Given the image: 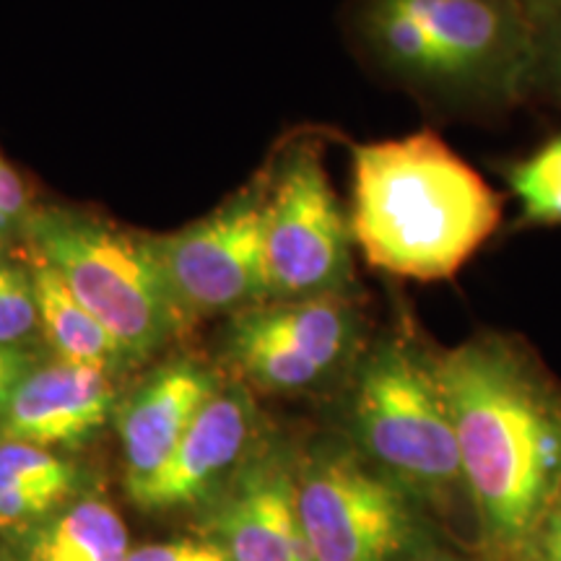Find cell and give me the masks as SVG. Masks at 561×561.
<instances>
[{
    "instance_id": "30bf717a",
    "label": "cell",
    "mask_w": 561,
    "mask_h": 561,
    "mask_svg": "<svg viewBox=\"0 0 561 561\" xmlns=\"http://www.w3.org/2000/svg\"><path fill=\"white\" fill-rule=\"evenodd\" d=\"M294 479L291 453L257 442L214 496L210 528L227 561H314L297 517Z\"/></svg>"
},
{
    "instance_id": "7c38bea8",
    "label": "cell",
    "mask_w": 561,
    "mask_h": 561,
    "mask_svg": "<svg viewBox=\"0 0 561 561\" xmlns=\"http://www.w3.org/2000/svg\"><path fill=\"white\" fill-rule=\"evenodd\" d=\"M224 377L193 356L159 364L115 409L128 496L161 471L195 416L219 392Z\"/></svg>"
},
{
    "instance_id": "ac0fdd59",
    "label": "cell",
    "mask_w": 561,
    "mask_h": 561,
    "mask_svg": "<svg viewBox=\"0 0 561 561\" xmlns=\"http://www.w3.org/2000/svg\"><path fill=\"white\" fill-rule=\"evenodd\" d=\"M42 341L32 265L0 252V346L37 348Z\"/></svg>"
},
{
    "instance_id": "3957f363",
    "label": "cell",
    "mask_w": 561,
    "mask_h": 561,
    "mask_svg": "<svg viewBox=\"0 0 561 561\" xmlns=\"http://www.w3.org/2000/svg\"><path fill=\"white\" fill-rule=\"evenodd\" d=\"M348 30L377 73L439 112L494 115L530 94L520 0H354Z\"/></svg>"
},
{
    "instance_id": "9a60e30c",
    "label": "cell",
    "mask_w": 561,
    "mask_h": 561,
    "mask_svg": "<svg viewBox=\"0 0 561 561\" xmlns=\"http://www.w3.org/2000/svg\"><path fill=\"white\" fill-rule=\"evenodd\" d=\"M130 533L107 500L87 496L39 525L30 561H125Z\"/></svg>"
},
{
    "instance_id": "ba28073f",
    "label": "cell",
    "mask_w": 561,
    "mask_h": 561,
    "mask_svg": "<svg viewBox=\"0 0 561 561\" xmlns=\"http://www.w3.org/2000/svg\"><path fill=\"white\" fill-rule=\"evenodd\" d=\"M362 333V312L351 294L271 299L231 314L221 351L242 385L289 396L348 367Z\"/></svg>"
},
{
    "instance_id": "7402d4cb",
    "label": "cell",
    "mask_w": 561,
    "mask_h": 561,
    "mask_svg": "<svg viewBox=\"0 0 561 561\" xmlns=\"http://www.w3.org/2000/svg\"><path fill=\"white\" fill-rule=\"evenodd\" d=\"M34 210L37 208H34L32 195L26 191V182L21 180V174L13 170L9 161L0 157V214L13 224V229L21 237Z\"/></svg>"
},
{
    "instance_id": "d6986e66",
    "label": "cell",
    "mask_w": 561,
    "mask_h": 561,
    "mask_svg": "<svg viewBox=\"0 0 561 561\" xmlns=\"http://www.w3.org/2000/svg\"><path fill=\"white\" fill-rule=\"evenodd\" d=\"M530 91L549 96L561 107V13L536 30Z\"/></svg>"
},
{
    "instance_id": "83f0119b",
    "label": "cell",
    "mask_w": 561,
    "mask_h": 561,
    "mask_svg": "<svg viewBox=\"0 0 561 561\" xmlns=\"http://www.w3.org/2000/svg\"><path fill=\"white\" fill-rule=\"evenodd\" d=\"M421 561H453V559H437V557H434V559H421Z\"/></svg>"
},
{
    "instance_id": "5bb4252c",
    "label": "cell",
    "mask_w": 561,
    "mask_h": 561,
    "mask_svg": "<svg viewBox=\"0 0 561 561\" xmlns=\"http://www.w3.org/2000/svg\"><path fill=\"white\" fill-rule=\"evenodd\" d=\"M30 263L34 271V289H37L42 343L53 348L55 359L96 367L110 371V375L115 369L128 367L115 339L68 291L58 273L42 261H34V257Z\"/></svg>"
},
{
    "instance_id": "8992f818",
    "label": "cell",
    "mask_w": 561,
    "mask_h": 561,
    "mask_svg": "<svg viewBox=\"0 0 561 561\" xmlns=\"http://www.w3.org/2000/svg\"><path fill=\"white\" fill-rule=\"evenodd\" d=\"M265 174L263 248L271 299L354 294L351 219L333 191L318 140L291 144Z\"/></svg>"
},
{
    "instance_id": "484cf974",
    "label": "cell",
    "mask_w": 561,
    "mask_h": 561,
    "mask_svg": "<svg viewBox=\"0 0 561 561\" xmlns=\"http://www.w3.org/2000/svg\"><path fill=\"white\" fill-rule=\"evenodd\" d=\"M19 240V231L13 229V224L0 214V252H9L11 242Z\"/></svg>"
},
{
    "instance_id": "6da1fadb",
    "label": "cell",
    "mask_w": 561,
    "mask_h": 561,
    "mask_svg": "<svg viewBox=\"0 0 561 561\" xmlns=\"http://www.w3.org/2000/svg\"><path fill=\"white\" fill-rule=\"evenodd\" d=\"M434 364L483 543L496 561H533L561 500V392L504 335H476Z\"/></svg>"
},
{
    "instance_id": "44dd1931",
    "label": "cell",
    "mask_w": 561,
    "mask_h": 561,
    "mask_svg": "<svg viewBox=\"0 0 561 561\" xmlns=\"http://www.w3.org/2000/svg\"><path fill=\"white\" fill-rule=\"evenodd\" d=\"M125 561H227V553L214 538H206V541L182 538V541L138 546V549H130Z\"/></svg>"
},
{
    "instance_id": "4316f807",
    "label": "cell",
    "mask_w": 561,
    "mask_h": 561,
    "mask_svg": "<svg viewBox=\"0 0 561 561\" xmlns=\"http://www.w3.org/2000/svg\"><path fill=\"white\" fill-rule=\"evenodd\" d=\"M0 561H30V559H21V557H16V553L0 549Z\"/></svg>"
},
{
    "instance_id": "2e32d148",
    "label": "cell",
    "mask_w": 561,
    "mask_h": 561,
    "mask_svg": "<svg viewBox=\"0 0 561 561\" xmlns=\"http://www.w3.org/2000/svg\"><path fill=\"white\" fill-rule=\"evenodd\" d=\"M496 170L520 206L515 229H561V130Z\"/></svg>"
},
{
    "instance_id": "e0dca14e",
    "label": "cell",
    "mask_w": 561,
    "mask_h": 561,
    "mask_svg": "<svg viewBox=\"0 0 561 561\" xmlns=\"http://www.w3.org/2000/svg\"><path fill=\"white\" fill-rule=\"evenodd\" d=\"M79 483L76 466L53 450L0 439V494L9 491H53L66 500Z\"/></svg>"
},
{
    "instance_id": "ffe728a7",
    "label": "cell",
    "mask_w": 561,
    "mask_h": 561,
    "mask_svg": "<svg viewBox=\"0 0 561 561\" xmlns=\"http://www.w3.org/2000/svg\"><path fill=\"white\" fill-rule=\"evenodd\" d=\"M66 502L53 491H9L0 494V530L24 533L39 528Z\"/></svg>"
},
{
    "instance_id": "cb8c5ba5",
    "label": "cell",
    "mask_w": 561,
    "mask_h": 561,
    "mask_svg": "<svg viewBox=\"0 0 561 561\" xmlns=\"http://www.w3.org/2000/svg\"><path fill=\"white\" fill-rule=\"evenodd\" d=\"M536 559L541 561H561V500L553 504L551 515L546 517L541 538H538Z\"/></svg>"
},
{
    "instance_id": "9c48e42d",
    "label": "cell",
    "mask_w": 561,
    "mask_h": 561,
    "mask_svg": "<svg viewBox=\"0 0 561 561\" xmlns=\"http://www.w3.org/2000/svg\"><path fill=\"white\" fill-rule=\"evenodd\" d=\"M294 496L314 561H396L409 549V491L348 447L297 460Z\"/></svg>"
},
{
    "instance_id": "277c9868",
    "label": "cell",
    "mask_w": 561,
    "mask_h": 561,
    "mask_svg": "<svg viewBox=\"0 0 561 561\" xmlns=\"http://www.w3.org/2000/svg\"><path fill=\"white\" fill-rule=\"evenodd\" d=\"M21 240L34 261L58 273L68 291L115 339L128 367L149 362L191 328L153 263L149 240L87 210L47 206L26 221Z\"/></svg>"
},
{
    "instance_id": "8fae6325",
    "label": "cell",
    "mask_w": 561,
    "mask_h": 561,
    "mask_svg": "<svg viewBox=\"0 0 561 561\" xmlns=\"http://www.w3.org/2000/svg\"><path fill=\"white\" fill-rule=\"evenodd\" d=\"M257 445V409L240 380L219 388L161 471L130 494L140 510H180L214 500Z\"/></svg>"
},
{
    "instance_id": "d4e9b609",
    "label": "cell",
    "mask_w": 561,
    "mask_h": 561,
    "mask_svg": "<svg viewBox=\"0 0 561 561\" xmlns=\"http://www.w3.org/2000/svg\"><path fill=\"white\" fill-rule=\"evenodd\" d=\"M520 5L536 30L549 24L551 19H557L561 13V0H520Z\"/></svg>"
},
{
    "instance_id": "7a4b0ae2",
    "label": "cell",
    "mask_w": 561,
    "mask_h": 561,
    "mask_svg": "<svg viewBox=\"0 0 561 561\" xmlns=\"http://www.w3.org/2000/svg\"><path fill=\"white\" fill-rule=\"evenodd\" d=\"M351 234L390 278L453 280L502 227L504 198L434 130L351 149Z\"/></svg>"
},
{
    "instance_id": "4fadbf2b",
    "label": "cell",
    "mask_w": 561,
    "mask_h": 561,
    "mask_svg": "<svg viewBox=\"0 0 561 561\" xmlns=\"http://www.w3.org/2000/svg\"><path fill=\"white\" fill-rule=\"evenodd\" d=\"M110 371L50 362L34 367L0 413V439L55 450L89 442L115 416Z\"/></svg>"
},
{
    "instance_id": "603a6c76",
    "label": "cell",
    "mask_w": 561,
    "mask_h": 561,
    "mask_svg": "<svg viewBox=\"0 0 561 561\" xmlns=\"http://www.w3.org/2000/svg\"><path fill=\"white\" fill-rule=\"evenodd\" d=\"M42 356L37 348H19V346H0V413L9 405L13 390L34 367H39Z\"/></svg>"
},
{
    "instance_id": "52a82bcc",
    "label": "cell",
    "mask_w": 561,
    "mask_h": 561,
    "mask_svg": "<svg viewBox=\"0 0 561 561\" xmlns=\"http://www.w3.org/2000/svg\"><path fill=\"white\" fill-rule=\"evenodd\" d=\"M268 174L172 234L146 237L153 263L182 318L198 322L271 299L263 248V206Z\"/></svg>"
},
{
    "instance_id": "5b68a950",
    "label": "cell",
    "mask_w": 561,
    "mask_h": 561,
    "mask_svg": "<svg viewBox=\"0 0 561 561\" xmlns=\"http://www.w3.org/2000/svg\"><path fill=\"white\" fill-rule=\"evenodd\" d=\"M351 432L359 453L409 494L442 500L462 486L460 453L437 364L403 328H392L356 364Z\"/></svg>"
}]
</instances>
